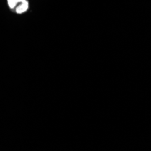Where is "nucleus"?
<instances>
[{
	"instance_id": "1",
	"label": "nucleus",
	"mask_w": 151,
	"mask_h": 151,
	"mask_svg": "<svg viewBox=\"0 0 151 151\" xmlns=\"http://www.w3.org/2000/svg\"><path fill=\"white\" fill-rule=\"evenodd\" d=\"M28 9H29V2H28V0H26V1L19 3L16 6L15 12L17 14V15H22V14L25 13Z\"/></svg>"
},
{
	"instance_id": "2",
	"label": "nucleus",
	"mask_w": 151,
	"mask_h": 151,
	"mask_svg": "<svg viewBox=\"0 0 151 151\" xmlns=\"http://www.w3.org/2000/svg\"><path fill=\"white\" fill-rule=\"evenodd\" d=\"M24 1H26V0H6V3H7V6L10 9H15L16 6L19 3L24 2Z\"/></svg>"
}]
</instances>
